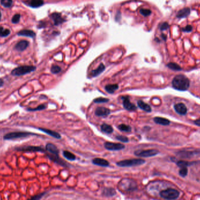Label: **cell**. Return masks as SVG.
Returning <instances> with one entry per match:
<instances>
[{
	"label": "cell",
	"instance_id": "cell-1",
	"mask_svg": "<svg viewBox=\"0 0 200 200\" xmlns=\"http://www.w3.org/2000/svg\"><path fill=\"white\" fill-rule=\"evenodd\" d=\"M172 86L178 91H185L189 89L190 81L189 78L184 74H178L172 80Z\"/></svg>",
	"mask_w": 200,
	"mask_h": 200
},
{
	"label": "cell",
	"instance_id": "cell-2",
	"mask_svg": "<svg viewBox=\"0 0 200 200\" xmlns=\"http://www.w3.org/2000/svg\"><path fill=\"white\" fill-rule=\"evenodd\" d=\"M145 163V161L141 159H132L128 160H123L119 161L117 163V166L122 167H127L140 166Z\"/></svg>",
	"mask_w": 200,
	"mask_h": 200
},
{
	"label": "cell",
	"instance_id": "cell-3",
	"mask_svg": "<svg viewBox=\"0 0 200 200\" xmlns=\"http://www.w3.org/2000/svg\"><path fill=\"white\" fill-rule=\"evenodd\" d=\"M118 187L122 191H132L136 188V183L132 179H123L119 182Z\"/></svg>",
	"mask_w": 200,
	"mask_h": 200
},
{
	"label": "cell",
	"instance_id": "cell-4",
	"mask_svg": "<svg viewBox=\"0 0 200 200\" xmlns=\"http://www.w3.org/2000/svg\"><path fill=\"white\" fill-rule=\"evenodd\" d=\"M160 195L167 200H174L179 197L180 192L176 189L169 188L161 191L160 193Z\"/></svg>",
	"mask_w": 200,
	"mask_h": 200
},
{
	"label": "cell",
	"instance_id": "cell-5",
	"mask_svg": "<svg viewBox=\"0 0 200 200\" xmlns=\"http://www.w3.org/2000/svg\"><path fill=\"white\" fill-rule=\"evenodd\" d=\"M36 70V67L33 66H19L12 71L11 74L14 76H21L28 73H30Z\"/></svg>",
	"mask_w": 200,
	"mask_h": 200
},
{
	"label": "cell",
	"instance_id": "cell-6",
	"mask_svg": "<svg viewBox=\"0 0 200 200\" xmlns=\"http://www.w3.org/2000/svg\"><path fill=\"white\" fill-rule=\"evenodd\" d=\"M34 135L29 132H11L5 135L4 136V139L5 140H11L15 139L21 137H25L30 135Z\"/></svg>",
	"mask_w": 200,
	"mask_h": 200
},
{
	"label": "cell",
	"instance_id": "cell-7",
	"mask_svg": "<svg viewBox=\"0 0 200 200\" xmlns=\"http://www.w3.org/2000/svg\"><path fill=\"white\" fill-rule=\"evenodd\" d=\"M159 153V151L156 149H148L144 151H137L135 152V155L136 156L142 157H149L157 155Z\"/></svg>",
	"mask_w": 200,
	"mask_h": 200
},
{
	"label": "cell",
	"instance_id": "cell-8",
	"mask_svg": "<svg viewBox=\"0 0 200 200\" xmlns=\"http://www.w3.org/2000/svg\"><path fill=\"white\" fill-rule=\"evenodd\" d=\"M104 147L108 150V151H121L125 148V146L123 144L121 143H112L109 142H107L104 145Z\"/></svg>",
	"mask_w": 200,
	"mask_h": 200
},
{
	"label": "cell",
	"instance_id": "cell-9",
	"mask_svg": "<svg viewBox=\"0 0 200 200\" xmlns=\"http://www.w3.org/2000/svg\"><path fill=\"white\" fill-rule=\"evenodd\" d=\"M122 99L123 103V106L125 109L128 111H135L137 107L133 104L131 103L128 96L122 97Z\"/></svg>",
	"mask_w": 200,
	"mask_h": 200
},
{
	"label": "cell",
	"instance_id": "cell-10",
	"mask_svg": "<svg viewBox=\"0 0 200 200\" xmlns=\"http://www.w3.org/2000/svg\"><path fill=\"white\" fill-rule=\"evenodd\" d=\"M111 111L105 107H98L95 111V114L97 117H106L110 114Z\"/></svg>",
	"mask_w": 200,
	"mask_h": 200
},
{
	"label": "cell",
	"instance_id": "cell-11",
	"mask_svg": "<svg viewBox=\"0 0 200 200\" xmlns=\"http://www.w3.org/2000/svg\"><path fill=\"white\" fill-rule=\"evenodd\" d=\"M174 109L177 114L181 115H185L187 112V108L183 103H178L174 105Z\"/></svg>",
	"mask_w": 200,
	"mask_h": 200
},
{
	"label": "cell",
	"instance_id": "cell-12",
	"mask_svg": "<svg viewBox=\"0 0 200 200\" xmlns=\"http://www.w3.org/2000/svg\"><path fill=\"white\" fill-rule=\"evenodd\" d=\"M19 151H25V152H44L45 151L43 148L39 146H27L20 148Z\"/></svg>",
	"mask_w": 200,
	"mask_h": 200
},
{
	"label": "cell",
	"instance_id": "cell-13",
	"mask_svg": "<svg viewBox=\"0 0 200 200\" xmlns=\"http://www.w3.org/2000/svg\"><path fill=\"white\" fill-rule=\"evenodd\" d=\"M46 150L49 153L50 155H59V150L57 147L52 143H47L46 146Z\"/></svg>",
	"mask_w": 200,
	"mask_h": 200
},
{
	"label": "cell",
	"instance_id": "cell-14",
	"mask_svg": "<svg viewBox=\"0 0 200 200\" xmlns=\"http://www.w3.org/2000/svg\"><path fill=\"white\" fill-rule=\"evenodd\" d=\"M92 161L94 165L101 167H108L109 165V162L107 160L101 158H95Z\"/></svg>",
	"mask_w": 200,
	"mask_h": 200
},
{
	"label": "cell",
	"instance_id": "cell-15",
	"mask_svg": "<svg viewBox=\"0 0 200 200\" xmlns=\"http://www.w3.org/2000/svg\"><path fill=\"white\" fill-rule=\"evenodd\" d=\"M154 122L159 125H163V126H167L170 125V121L168 119H166L165 118H163V117H155L153 119Z\"/></svg>",
	"mask_w": 200,
	"mask_h": 200
},
{
	"label": "cell",
	"instance_id": "cell-16",
	"mask_svg": "<svg viewBox=\"0 0 200 200\" xmlns=\"http://www.w3.org/2000/svg\"><path fill=\"white\" fill-rule=\"evenodd\" d=\"M29 45V42L27 41H21L15 45V49L18 51L22 52L25 50Z\"/></svg>",
	"mask_w": 200,
	"mask_h": 200
},
{
	"label": "cell",
	"instance_id": "cell-17",
	"mask_svg": "<svg viewBox=\"0 0 200 200\" xmlns=\"http://www.w3.org/2000/svg\"><path fill=\"white\" fill-rule=\"evenodd\" d=\"M105 69V67L103 63H101L99 66L95 70H93L91 72V76L93 77L98 76L101 73H102L104 70Z\"/></svg>",
	"mask_w": 200,
	"mask_h": 200
},
{
	"label": "cell",
	"instance_id": "cell-18",
	"mask_svg": "<svg viewBox=\"0 0 200 200\" xmlns=\"http://www.w3.org/2000/svg\"><path fill=\"white\" fill-rule=\"evenodd\" d=\"M137 104L139 108H141V109L143 110L146 112H151L152 111V108L151 106L148 105L147 104L145 103L143 101H142V100H139V101H137Z\"/></svg>",
	"mask_w": 200,
	"mask_h": 200
},
{
	"label": "cell",
	"instance_id": "cell-19",
	"mask_svg": "<svg viewBox=\"0 0 200 200\" xmlns=\"http://www.w3.org/2000/svg\"><path fill=\"white\" fill-rule=\"evenodd\" d=\"M190 9L189 8H184L180 10L177 14V17L178 18H183L189 16L190 14Z\"/></svg>",
	"mask_w": 200,
	"mask_h": 200
},
{
	"label": "cell",
	"instance_id": "cell-20",
	"mask_svg": "<svg viewBox=\"0 0 200 200\" xmlns=\"http://www.w3.org/2000/svg\"><path fill=\"white\" fill-rule=\"evenodd\" d=\"M39 129L40 131L46 133V134L55 137V138H56V139H61V135L59 133H57L55 131L50 130V129H45V128H39Z\"/></svg>",
	"mask_w": 200,
	"mask_h": 200
},
{
	"label": "cell",
	"instance_id": "cell-21",
	"mask_svg": "<svg viewBox=\"0 0 200 200\" xmlns=\"http://www.w3.org/2000/svg\"><path fill=\"white\" fill-rule=\"evenodd\" d=\"M119 88V86L117 84H108L105 87V90L109 94H113Z\"/></svg>",
	"mask_w": 200,
	"mask_h": 200
},
{
	"label": "cell",
	"instance_id": "cell-22",
	"mask_svg": "<svg viewBox=\"0 0 200 200\" xmlns=\"http://www.w3.org/2000/svg\"><path fill=\"white\" fill-rule=\"evenodd\" d=\"M101 129L102 132H103L104 133H107V134L111 133L114 131V129H113V128H112V127L111 125H109L107 124V123H103L101 125Z\"/></svg>",
	"mask_w": 200,
	"mask_h": 200
},
{
	"label": "cell",
	"instance_id": "cell-23",
	"mask_svg": "<svg viewBox=\"0 0 200 200\" xmlns=\"http://www.w3.org/2000/svg\"><path fill=\"white\" fill-rule=\"evenodd\" d=\"M18 35L19 36H27L30 37H34L35 36V33L31 30H23L20 31L18 33Z\"/></svg>",
	"mask_w": 200,
	"mask_h": 200
},
{
	"label": "cell",
	"instance_id": "cell-24",
	"mask_svg": "<svg viewBox=\"0 0 200 200\" xmlns=\"http://www.w3.org/2000/svg\"><path fill=\"white\" fill-rule=\"evenodd\" d=\"M43 4L42 0H31L29 5L33 8H37L42 6Z\"/></svg>",
	"mask_w": 200,
	"mask_h": 200
},
{
	"label": "cell",
	"instance_id": "cell-25",
	"mask_svg": "<svg viewBox=\"0 0 200 200\" xmlns=\"http://www.w3.org/2000/svg\"><path fill=\"white\" fill-rule=\"evenodd\" d=\"M167 66L168 68L170 69L173 70V71H181L182 70L181 67L177 63H173V62H170V63H168L167 65Z\"/></svg>",
	"mask_w": 200,
	"mask_h": 200
},
{
	"label": "cell",
	"instance_id": "cell-26",
	"mask_svg": "<svg viewBox=\"0 0 200 200\" xmlns=\"http://www.w3.org/2000/svg\"><path fill=\"white\" fill-rule=\"evenodd\" d=\"M63 155L66 159H67L69 160L73 161L74 160H76V156L69 151H63Z\"/></svg>",
	"mask_w": 200,
	"mask_h": 200
},
{
	"label": "cell",
	"instance_id": "cell-27",
	"mask_svg": "<svg viewBox=\"0 0 200 200\" xmlns=\"http://www.w3.org/2000/svg\"><path fill=\"white\" fill-rule=\"evenodd\" d=\"M51 17L52 18V19L54 21L55 25H59L63 22V19H62L60 15L59 14H53Z\"/></svg>",
	"mask_w": 200,
	"mask_h": 200
},
{
	"label": "cell",
	"instance_id": "cell-28",
	"mask_svg": "<svg viewBox=\"0 0 200 200\" xmlns=\"http://www.w3.org/2000/svg\"><path fill=\"white\" fill-rule=\"evenodd\" d=\"M118 128L119 130H120L122 132H130L132 130V128L130 126L127 125L125 124H121L118 127Z\"/></svg>",
	"mask_w": 200,
	"mask_h": 200
},
{
	"label": "cell",
	"instance_id": "cell-29",
	"mask_svg": "<svg viewBox=\"0 0 200 200\" xmlns=\"http://www.w3.org/2000/svg\"><path fill=\"white\" fill-rule=\"evenodd\" d=\"M195 162H189V161H179L178 162H177V165L178 166L181 167H187V166H191V165L194 164Z\"/></svg>",
	"mask_w": 200,
	"mask_h": 200
},
{
	"label": "cell",
	"instance_id": "cell-30",
	"mask_svg": "<svg viewBox=\"0 0 200 200\" xmlns=\"http://www.w3.org/2000/svg\"><path fill=\"white\" fill-rule=\"evenodd\" d=\"M103 194L105 196L111 197L115 194V191L113 189H111V188L105 189L103 191Z\"/></svg>",
	"mask_w": 200,
	"mask_h": 200
},
{
	"label": "cell",
	"instance_id": "cell-31",
	"mask_svg": "<svg viewBox=\"0 0 200 200\" xmlns=\"http://www.w3.org/2000/svg\"><path fill=\"white\" fill-rule=\"evenodd\" d=\"M179 155H180L181 157H187L189 156H192L195 154H197V152H189V151H181L179 152Z\"/></svg>",
	"mask_w": 200,
	"mask_h": 200
},
{
	"label": "cell",
	"instance_id": "cell-32",
	"mask_svg": "<svg viewBox=\"0 0 200 200\" xmlns=\"http://www.w3.org/2000/svg\"><path fill=\"white\" fill-rule=\"evenodd\" d=\"M10 33V31L8 29H4L3 27H0V37H7Z\"/></svg>",
	"mask_w": 200,
	"mask_h": 200
},
{
	"label": "cell",
	"instance_id": "cell-33",
	"mask_svg": "<svg viewBox=\"0 0 200 200\" xmlns=\"http://www.w3.org/2000/svg\"><path fill=\"white\" fill-rule=\"evenodd\" d=\"M109 101V99L103 97H98L94 99V102L97 104H101V103H108Z\"/></svg>",
	"mask_w": 200,
	"mask_h": 200
},
{
	"label": "cell",
	"instance_id": "cell-34",
	"mask_svg": "<svg viewBox=\"0 0 200 200\" xmlns=\"http://www.w3.org/2000/svg\"><path fill=\"white\" fill-rule=\"evenodd\" d=\"M1 4L5 8H9L12 4V0H1Z\"/></svg>",
	"mask_w": 200,
	"mask_h": 200
},
{
	"label": "cell",
	"instance_id": "cell-35",
	"mask_svg": "<svg viewBox=\"0 0 200 200\" xmlns=\"http://www.w3.org/2000/svg\"><path fill=\"white\" fill-rule=\"evenodd\" d=\"M116 139L121 142H123V143H127L129 142V139L127 137L124 136L123 135H117L116 136Z\"/></svg>",
	"mask_w": 200,
	"mask_h": 200
},
{
	"label": "cell",
	"instance_id": "cell-36",
	"mask_svg": "<svg viewBox=\"0 0 200 200\" xmlns=\"http://www.w3.org/2000/svg\"><path fill=\"white\" fill-rule=\"evenodd\" d=\"M46 108V105L45 104H42L40 105L39 106H38L37 107L35 108H28L27 110L29 111H41V110H43L45 109Z\"/></svg>",
	"mask_w": 200,
	"mask_h": 200
},
{
	"label": "cell",
	"instance_id": "cell-37",
	"mask_svg": "<svg viewBox=\"0 0 200 200\" xmlns=\"http://www.w3.org/2000/svg\"><path fill=\"white\" fill-rule=\"evenodd\" d=\"M188 173V169L187 167H181L179 171V174L183 177H185Z\"/></svg>",
	"mask_w": 200,
	"mask_h": 200
},
{
	"label": "cell",
	"instance_id": "cell-38",
	"mask_svg": "<svg viewBox=\"0 0 200 200\" xmlns=\"http://www.w3.org/2000/svg\"><path fill=\"white\" fill-rule=\"evenodd\" d=\"M140 13L145 17H147L151 15V11L147 9H140Z\"/></svg>",
	"mask_w": 200,
	"mask_h": 200
},
{
	"label": "cell",
	"instance_id": "cell-39",
	"mask_svg": "<svg viewBox=\"0 0 200 200\" xmlns=\"http://www.w3.org/2000/svg\"><path fill=\"white\" fill-rule=\"evenodd\" d=\"M61 70V68L58 66H56V65H54L52 67H51V71L52 73L53 74H57L59 73V72H60V71Z\"/></svg>",
	"mask_w": 200,
	"mask_h": 200
},
{
	"label": "cell",
	"instance_id": "cell-40",
	"mask_svg": "<svg viewBox=\"0 0 200 200\" xmlns=\"http://www.w3.org/2000/svg\"><path fill=\"white\" fill-rule=\"evenodd\" d=\"M21 15L19 14L15 15L12 19V22L13 23H17L19 22Z\"/></svg>",
	"mask_w": 200,
	"mask_h": 200
},
{
	"label": "cell",
	"instance_id": "cell-41",
	"mask_svg": "<svg viewBox=\"0 0 200 200\" xmlns=\"http://www.w3.org/2000/svg\"><path fill=\"white\" fill-rule=\"evenodd\" d=\"M169 28V23L167 22H164L160 25V29L161 31H165V30H167Z\"/></svg>",
	"mask_w": 200,
	"mask_h": 200
},
{
	"label": "cell",
	"instance_id": "cell-42",
	"mask_svg": "<svg viewBox=\"0 0 200 200\" xmlns=\"http://www.w3.org/2000/svg\"><path fill=\"white\" fill-rule=\"evenodd\" d=\"M181 30H182V31H183L184 32H190L193 30V27L191 25H187L184 28H183Z\"/></svg>",
	"mask_w": 200,
	"mask_h": 200
},
{
	"label": "cell",
	"instance_id": "cell-43",
	"mask_svg": "<svg viewBox=\"0 0 200 200\" xmlns=\"http://www.w3.org/2000/svg\"><path fill=\"white\" fill-rule=\"evenodd\" d=\"M44 194H39V195H35L34 197H33L32 198H31V199H28V200H39L43 195Z\"/></svg>",
	"mask_w": 200,
	"mask_h": 200
},
{
	"label": "cell",
	"instance_id": "cell-44",
	"mask_svg": "<svg viewBox=\"0 0 200 200\" xmlns=\"http://www.w3.org/2000/svg\"><path fill=\"white\" fill-rule=\"evenodd\" d=\"M194 123L195 125H197L198 127H200V117L198 119H197V120L194 121Z\"/></svg>",
	"mask_w": 200,
	"mask_h": 200
},
{
	"label": "cell",
	"instance_id": "cell-45",
	"mask_svg": "<svg viewBox=\"0 0 200 200\" xmlns=\"http://www.w3.org/2000/svg\"><path fill=\"white\" fill-rule=\"evenodd\" d=\"M3 84H4L3 80L2 79H0V87H2V86H3Z\"/></svg>",
	"mask_w": 200,
	"mask_h": 200
},
{
	"label": "cell",
	"instance_id": "cell-46",
	"mask_svg": "<svg viewBox=\"0 0 200 200\" xmlns=\"http://www.w3.org/2000/svg\"><path fill=\"white\" fill-rule=\"evenodd\" d=\"M161 36H162V38H163L165 41H166V36H165V35H163V34H162V35H161Z\"/></svg>",
	"mask_w": 200,
	"mask_h": 200
},
{
	"label": "cell",
	"instance_id": "cell-47",
	"mask_svg": "<svg viewBox=\"0 0 200 200\" xmlns=\"http://www.w3.org/2000/svg\"><path fill=\"white\" fill-rule=\"evenodd\" d=\"M1 12H0V20H1Z\"/></svg>",
	"mask_w": 200,
	"mask_h": 200
}]
</instances>
